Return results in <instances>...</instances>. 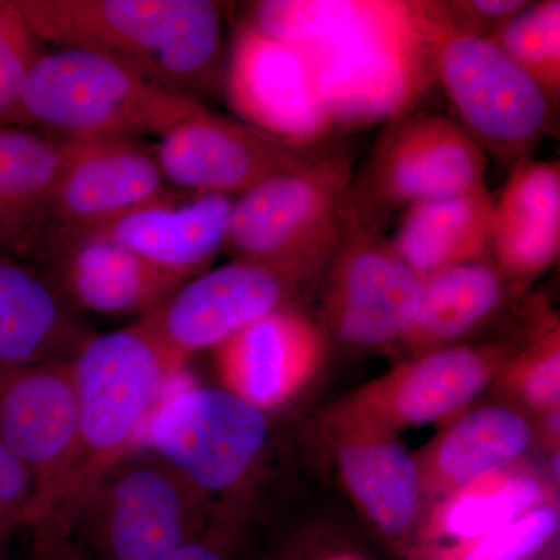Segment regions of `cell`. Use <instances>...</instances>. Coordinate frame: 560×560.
Here are the masks:
<instances>
[{"instance_id":"cell-37","label":"cell","mask_w":560,"mask_h":560,"mask_svg":"<svg viewBox=\"0 0 560 560\" xmlns=\"http://www.w3.org/2000/svg\"><path fill=\"white\" fill-rule=\"evenodd\" d=\"M0 560H3V551H0Z\"/></svg>"},{"instance_id":"cell-2","label":"cell","mask_w":560,"mask_h":560,"mask_svg":"<svg viewBox=\"0 0 560 560\" xmlns=\"http://www.w3.org/2000/svg\"><path fill=\"white\" fill-rule=\"evenodd\" d=\"M187 361L145 316L105 335H90L72 357L79 394V441L49 518L32 533L70 534L92 488L143 444L147 427Z\"/></svg>"},{"instance_id":"cell-24","label":"cell","mask_w":560,"mask_h":560,"mask_svg":"<svg viewBox=\"0 0 560 560\" xmlns=\"http://www.w3.org/2000/svg\"><path fill=\"white\" fill-rule=\"evenodd\" d=\"M342 482L375 528L408 536L418 523L423 481L418 459L386 436H348L338 448Z\"/></svg>"},{"instance_id":"cell-17","label":"cell","mask_w":560,"mask_h":560,"mask_svg":"<svg viewBox=\"0 0 560 560\" xmlns=\"http://www.w3.org/2000/svg\"><path fill=\"white\" fill-rule=\"evenodd\" d=\"M212 352L221 388L270 412L312 381L326 352V330L285 307L254 320Z\"/></svg>"},{"instance_id":"cell-10","label":"cell","mask_w":560,"mask_h":560,"mask_svg":"<svg viewBox=\"0 0 560 560\" xmlns=\"http://www.w3.org/2000/svg\"><path fill=\"white\" fill-rule=\"evenodd\" d=\"M186 194L165 180L154 147L139 139H69L27 260L49 265L117 220Z\"/></svg>"},{"instance_id":"cell-21","label":"cell","mask_w":560,"mask_h":560,"mask_svg":"<svg viewBox=\"0 0 560 560\" xmlns=\"http://www.w3.org/2000/svg\"><path fill=\"white\" fill-rule=\"evenodd\" d=\"M88 337L49 280L0 253V366L72 359Z\"/></svg>"},{"instance_id":"cell-7","label":"cell","mask_w":560,"mask_h":560,"mask_svg":"<svg viewBox=\"0 0 560 560\" xmlns=\"http://www.w3.org/2000/svg\"><path fill=\"white\" fill-rule=\"evenodd\" d=\"M352 179V160L335 154L265 180L235 198L224 249L234 260L315 279L326 270L348 226Z\"/></svg>"},{"instance_id":"cell-4","label":"cell","mask_w":560,"mask_h":560,"mask_svg":"<svg viewBox=\"0 0 560 560\" xmlns=\"http://www.w3.org/2000/svg\"><path fill=\"white\" fill-rule=\"evenodd\" d=\"M202 106L116 58L57 49L44 51L25 81L20 127L68 139H161Z\"/></svg>"},{"instance_id":"cell-28","label":"cell","mask_w":560,"mask_h":560,"mask_svg":"<svg viewBox=\"0 0 560 560\" xmlns=\"http://www.w3.org/2000/svg\"><path fill=\"white\" fill-rule=\"evenodd\" d=\"M515 65L559 103L560 2H530L492 38Z\"/></svg>"},{"instance_id":"cell-35","label":"cell","mask_w":560,"mask_h":560,"mask_svg":"<svg viewBox=\"0 0 560 560\" xmlns=\"http://www.w3.org/2000/svg\"><path fill=\"white\" fill-rule=\"evenodd\" d=\"M28 560H92L83 545L70 534L32 533Z\"/></svg>"},{"instance_id":"cell-15","label":"cell","mask_w":560,"mask_h":560,"mask_svg":"<svg viewBox=\"0 0 560 560\" xmlns=\"http://www.w3.org/2000/svg\"><path fill=\"white\" fill-rule=\"evenodd\" d=\"M311 279L270 265L234 260L184 282L156 311L145 315L176 353L189 360L213 350L280 308L291 307Z\"/></svg>"},{"instance_id":"cell-8","label":"cell","mask_w":560,"mask_h":560,"mask_svg":"<svg viewBox=\"0 0 560 560\" xmlns=\"http://www.w3.org/2000/svg\"><path fill=\"white\" fill-rule=\"evenodd\" d=\"M268 412L221 386H176L161 401L143 444L176 467L226 528L228 501L241 495L270 441Z\"/></svg>"},{"instance_id":"cell-32","label":"cell","mask_w":560,"mask_h":560,"mask_svg":"<svg viewBox=\"0 0 560 560\" xmlns=\"http://www.w3.org/2000/svg\"><path fill=\"white\" fill-rule=\"evenodd\" d=\"M33 499L31 471L0 444V551L18 529L25 528Z\"/></svg>"},{"instance_id":"cell-1","label":"cell","mask_w":560,"mask_h":560,"mask_svg":"<svg viewBox=\"0 0 560 560\" xmlns=\"http://www.w3.org/2000/svg\"><path fill=\"white\" fill-rule=\"evenodd\" d=\"M246 20L305 55L334 131L385 127L436 88L422 0H264Z\"/></svg>"},{"instance_id":"cell-5","label":"cell","mask_w":560,"mask_h":560,"mask_svg":"<svg viewBox=\"0 0 560 560\" xmlns=\"http://www.w3.org/2000/svg\"><path fill=\"white\" fill-rule=\"evenodd\" d=\"M422 13L434 81L455 120L501 164L533 156L558 103L495 43L456 27L441 0H422Z\"/></svg>"},{"instance_id":"cell-22","label":"cell","mask_w":560,"mask_h":560,"mask_svg":"<svg viewBox=\"0 0 560 560\" xmlns=\"http://www.w3.org/2000/svg\"><path fill=\"white\" fill-rule=\"evenodd\" d=\"M492 217L493 195L488 187L420 202L405 210L390 243L423 280L458 265L488 259Z\"/></svg>"},{"instance_id":"cell-16","label":"cell","mask_w":560,"mask_h":560,"mask_svg":"<svg viewBox=\"0 0 560 560\" xmlns=\"http://www.w3.org/2000/svg\"><path fill=\"white\" fill-rule=\"evenodd\" d=\"M154 153L162 175L176 190L232 198L275 176L301 171L312 161L208 106L165 132Z\"/></svg>"},{"instance_id":"cell-36","label":"cell","mask_w":560,"mask_h":560,"mask_svg":"<svg viewBox=\"0 0 560 560\" xmlns=\"http://www.w3.org/2000/svg\"><path fill=\"white\" fill-rule=\"evenodd\" d=\"M313 560H368L363 556L355 555V552H331V555L320 556L318 559Z\"/></svg>"},{"instance_id":"cell-13","label":"cell","mask_w":560,"mask_h":560,"mask_svg":"<svg viewBox=\"0 0 560 560\" xmlns=\"http://www.w3.org/2000/svg\"><path fill=\"white\" fill-rule=\"evenodd\" d=\"M223 94L235 119L304 154L334 132L311 62L243 18L235 27Z\"/></svg>"},{"instance_id":"cell-29","label":"cell","mask_w":560,"mask_h":560,"mask_svg":"<svg viewBox=\"0 0 560 560\" xmlns=\"http://www.w3.org/2000/svg\"><path fill=\"white\" fill-rule=\"evenodd\" d=\"M559 511L552 504L536 510L480 539L420 556L423 560H530L540 555L559 530Z\"/></svg>"},{"instance_id":"cell-19","label":"cell","mask_w":560,"mask_h":560,"mask_svg":"<svg viewBox=\"0 0 560 560\" xmlns=\"http://www.w3.org/2000/svg\"><path fill=\"white\" fill-rule=\"evenodd\" d=\"M510 168L499 197H493L490 259L521 285L559 259L560 165L530 156Z\"/></svg>"},{"instance_id":"cell-20","label":"cell","mask_w":560,"mask_h":560,"mask_svg":"<svg viewBox=\"0 0 560 560\" xmlns=\"http://www.w3.org/2000/svg\"><path fill=\"white\" fill-rule=\"evenodd\" d=\"M234 201L226 195L186 194L138 210L88 238H108L158 267L191 279L208 271L224 249Z\"/></svg>"},{"instance_id":"cell-14","label":"cell","mask_w":560,"mask_h":560,"mask_svg":"<svg viewBox=\"0 0 560 560\" xmlns=\"http://www.w3.org/2000/svg\"><path fill=\"white\" fill-rule=\"evenodd\" d=\"M508 346H447L420 353L357 393L338 410L345 436H386L458 412L511 359Z\"/></svg>"},{"instance_id":"cell-6","label":"cell","mask_w":560,"mask_h":560,"mask_svg":"<svg viewBox=\"0 0 560 560\" xmlns=\"http://www.w3.org/2000/svg\"><path fill=\"white\" fill-rule=\"evenodd\" d=\"M213 526L201 493L168 460L140 445L92 488L70 536L92 560H156Z\"/></svg>"},{"instance_id":"cell-11","label":"cell","mask_w":560,"mask_h":560,"mask_svg":"<svg viewBox=\"0 0 560 560\" xmlns=\"http://www.w3.org/2000/svg\"><path fill=\"white\" fill-rule=\"evenodd\" d=\"M79 441V394L72 359L0 366V444L33 480L25 529L49 518Z\"/></svg>"},{"instance_id":"cell-30","label":"cell","mask_w":560,"mask_h":560,"mask_svg":"<svg viewBox=\"0 0 560 560\" xmlns=\"http://www.w3.org/2000/svg\"><path fill=\"white\" fill-rule=\"evenodd\" d=\"M40 43L16 0H0V127H20L22 92L44 54Z\"/></svg>"},{"instance_id":"cell-18","label":"cell","mask_w":560,"mask_h":560,"mask_svg":"<svg viewBox=\"0 0 560 560\" xmlns=\"http://www.w3.org/2000/svg\"><path fill=\"white\" fill-rule=\"evenodd\" d=\"M49 280L70 308L105 316H142L187 282L108 238H88L49 264Z\"/></svg>"},{"instance_id":"cell-26","label":"cell","mask_w":560,"mask_h":560,"mask_svg":"<svg viewBox=\"0 0 560 560\" xmlns=\"http://www.w3.org/2000/svg\"><path fill=\"white\" fill-rule=\"evenodd\" d=\"M511 285L490 257L423 279L418 313L400 342L416 355L453 346L503 307Z\"/></svg>"},{"instance_id":"cell-33","label":"cell","mask_w":560,"mask_h":560,"mask_svg":"<svg viewBox=\"0 0 560 560\" xmlns=\"http://www.w3.org/2000/svg\"><path fill=\"white\" fill-rule=\"evenodd\" d=\"M448 20L460 31L492 38L508 22L522 13L528 0H441Z\"/></svg>"},{"instance_id":"cell-34","label":"cell","mask_w":560,"mask_h":560,"mask_svg":"<svg viewBox=\"0 0 560 560\" xmlns=\"http://www.w3.org/2000/svg\"><path fill=\"white\" fill-rule=\"evenodd\" d=\"M234 534L235 530L213 526L201 537L180 545L156 560H234Z\"/></svg>"},{"instance_id":"cell-3","label":"cell","mask_w":560,"mask_h":560,"mask_svg":"<svg viewBox=\"0 0 560 560\" xmlns=\"http://www.w3.org/2000/svg\"><path fill=\"white\" fill-rule=\"evenodd\" d=\"M43 43L97 51L200 98L223 94L221 5L210 0H16Z\"/></svg>"},{"instance_id":"cell-25","label":"cell","mask_w":560,"mask_h":560,"mask_svg":"<svg viewBox=\"0 0 560 560\" xmlns=\"http://www.w3.org/2000/svg\"><path fill=\"white\" fill-rule=\"evenodd\" d=\"M533 436L528 419L512 408L488 405L464 412L434 442L420 466L423 492L430 486L455 492L506 469L528 452Z\"/></svg>"},{"instance_id":"cell-12","label":"cell","mask_w":560,"mask_h":560,"mask_svg":"<svg viewBox=\"0 0 560 560\" xmlns=\"http://www.w3.org/2000/svg\"><path fill=\"white\" fill-rule=\"evenodd\" d=\"M324 271V324L338 341L378 349L404 340L418 313L422 279L381 228L348 220Z\"/></svg>"},{"instance_id":"cell-23","label":"cell","mask_w":560,"mask_h":560,"mask_svg":"<svg viewBox=\"0 0 560 560\" xmlns=\"http://www.w3.org/2000/svg\"><path fill=\"white\" fill-rule=\"evenodd\" d=\"M69 139L0 127V253L27 260Z\"/></svg>"},{"instance_id":"cell-31","label":"cell","mask_w":560,"mask_h":560,"mask_svg":"<svg viewBox=\"0 0 560 560\" xmlns=\"http://www.w3.org/2000/svg\"><path fill=\"white\" fill-rule=\"evenodd\" d=\"M508 381L530 408L550 411L559 407L560 334L558 324L544 331L528 349L504 364Z\"/></svg>"},{"instance_id":"cell-9","label":"cell","mask_w":560,"mask_h":560,"mask_svg":"<svg viewBox=\"0 0 560 560\" xmlns=\"http://www.w3.org/2000/svg\"><path fill=\"white\" fill-rule=\"evenodd\" d=\"M488 165L458 121L416 110L383 127L366 165L353 173L346 217L381 228L397 210L488 187Z\"/></svg>"},{"instance_id":"cell-27","label":"cell","mask_w":560,"mask_h":560,"mask_svg":"<svg viewBox=\"0 0 560 560\" xmlns=\"http://www.w3.org/2000/svg\"><path fill=\"white\" fill-rule=\"evenodd\" d=\"M544 493V486L533 475L508 469L456 489L434 512L420 556L463 547L517 521L540 506Z\"/></svg>"}]
</instances>
